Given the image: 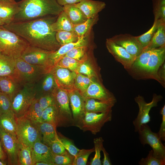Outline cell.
Here are the masks:
<instances>
[{
  "label": "cell",
  "mask_w": 165,
  "mask_h": 165,
  "mask_svg": "<svg viewBox=\"0 0 165 165\" xmlns=\"http://www.w3.org/2000/svg\"><path fill=\"white\" fill-rule=\"evenodd\" d=\"M105 44L108 52L115 60L120 63L127 70H128L136 57L131 55L123 48L116 44L110 38L106 39Z\"/></svg>",
  "instance_id": "obj_18"
},
{
  "label": "cell",
  "mask_w": 165,
  "mask_h": 165,
  "mask_svg": "<svg viewBox=\"0 0 165 165\" xmlns=\"http://www.w3.org/2000/svg\"><path fill=\"white\" fill-rule=\"evenodd\" d=\"M17 125L16 136L20 144L31 147L37 141H42L38 124L24 116L17 118Z\"/></svg>",
  "instance_id": "obj_6"
},
{
  "label": "cell",
  "mask_w": 165,
  "mask_h": 165,
  "mask_svg": "<svg viewBox=\"0 0 165 165\" xmlns=\"http://www.w3.org/2000/svg\"><path fill=\"white\" fill-rule=\"evenodd\" d=\"M18 165H34L31 147L20 143L18 153Z\"/></svg>",
  "instance_id": "obj_34"
},
{
  "label": "cell",
  "mask_w": 165,
  "mask_h": 165,
  "mask_svg": "<svg viewBox=\"0 0 165 165\" xmlns=\"http://www.w3.org/2000/svg\"><path fill=\"white\" fill-rule=\"evenodd\" d=\"M29 45L20 36L0 26V53L15 60Z\"/></svg>",
  "instance_id": "obj_3"
},
{
  "label": "cell",
  "mask_w": 165,
  "mask_h": 165,
  "mask_svg": "<svg viewBox=\"0 0 165 165\" xmlns=\"http://www.w3.org/2000/svg\"><path fill=\"white\" fill-rule=\"evenodd\" d=\"M140 165H164L165 160L158 159L153 155L152 150L148 152L147 157L142 158L138 162Z\"/></svg>",
  "instance_id": "obj_45"
},
{
  "label": "cell",
  "mask_w": 165,
  "mask_h": 165,
  "mask_svg": "<svg viewBox=\"0 0 165 165\" xmlns=\"http://www.w3.org/2000/svg\"><path fill=\"white\" fill-rule=\"evenodd\" d=\"M56 38L57 42L61 46L76 42L80 38L74 31H65L56 32Z\"/></svg>",
  "instance_id": "obj_37"
},
{
  "label": "cell",
  "mask_w": 165,
  "mask_h": 165,
  "mask_svg": "<svg viewBox=\"0 0 165 165\" xmlns=\"http://www.w3.org/2000/svg\"><path fill=\"white\" fill-rule=\"evenodd\" d=\"M36 99L43 110L55 105V100L52 94L42 96Z\"/></svg>",
  "instance_id": "obj_49"
},
{
  "label": "cell",
  "mask_w": 165,
  "mask_h": 165,
  "mask_svg": "<svg viewBox=\"0 0 165 165\" xmlns=\"http://www.w3.org/2000/svg\"><path fill=\"white\" fill-rule=\"evenodd\" d=\"M85 112L97 113L112 110L115 104L92 98H84Z\"/></svg>",
  "instance_id": "obj_26"
},
{
  "label": "cell",
  "mask_w": 165,
  "mask_h": 165,
  "mask_svg": "<svg viewBox=\"0 0 165 165\" xmlns=\"http://www.w3.org/2000/svg\"><path fill=\"white\" fill-rule=\"evenodd\" d=\"M41 135L42 142L49 146L50 144L58 138L56 127L47 123L42 122L38 124Z\"/></svg>",
  "instance_id": "obj_27"
},
{
  "label": "cell",
  "mask_w": 165,
  "mask_h": 165,
  "mask_svg": "<svg viewBox=\"0 0 165 165\" xmlns=\"http://www.w3.org/2000/svg\"><path fill=\"white\" fill-rule=\"evenodd\" d=\"M89 37L90 36L81 38L76 42L61 46L57 50L52 51L49 57V68L50 71L59 61L72 49L78 46L88 45Z\"/></svg>",
  "instance_id": "obj_19"
},
{
  "label": "cell",
  "mask_w": 165,
  "mask_h": 165,
  "mask_svg": "<svg viewBox=\"0 0 165 165\" xmlns=\"http://www.w3.org/2000/svg\"><path fill=\"white\" fill-rule=\"evenodd\" d=\"M158 76L163 83L165 85V63L160 67L157 72Z\"/></svg>",
  "instance_id": "obj_52"
},
{
  "label": "cell",
  "mask_w": 165,
  "mask_h": 165,
  "mask_svg": "<svg viewBox=\"0 0 165 165\" xmlns=\"http://www.w3.org/2000/svg\"><path fill=\"white\" fill-rule=\"evenodd\" d=\"M58 138L65 149L72 155L75 157L79 149L75 145L73 141L61 133H57Z\"/></svg>",
  "instance_id": "obj_43"
},
{
  "label": "cell",
  "mask_w": 165,
  "mask_h": 165,
  "mask_svg": "<svg viewBox=\"0 0 165 165\" xmlns=\"http://www.w3.org/2000/svg\"><path fill=\"white\" fill-rule=\"evenodd\" d=\"M1 0H0V1ZM10 0V1H15V0Z\"/></svg>",
  "instance_id": "obj_60"
},
{
  "label": "cell",
  "mask_w": 165,
  "mask_h": 165,
  "mask_svg": "<svg viewBox=\"0 0 165 165\" xmlns=\"http://www.w3.org/2000/svg\"><path fill=\"white\" fill-rule=\"evenodd\" d=\"M92 81L91 78L78 73L75 80V86L76 89L81 93L86 90Z\"/></svg>",
  "instance_id": "obj_44"
},
{
  "label": "cell",
  "mask_w": 165,
  "mask_h": 165,
  "mask_svg": "<svg viewBox=\"0 0 165 165\" xmlns=\"http://www.w3.org/2000/svg\"><path fill=\"white\" fill-rule=\"evenodd\" d=\"M34 86L35 98L38 99L42 96L52 94L57 85L53 75L50 72L43 76Z\"/></svg>",
  "instance_id": "obj_22"
},
{
  "label": "cell",
  "mask_w": 165,
  "mask_h": 165,
  "mask_svg": "<svg viewBox=\"0 0 165 165\" xmlns=\"http://www.w3.org/2000/svg\"><path fill=\"white\" fill-rule=\"evenodd\" d=\"M34 165H54V164L53 163L45 162H36Z\"/></svg>",
  "instance_id": "obj_55"
},
{
  "label": "cell",
  "mask_w": 165,
  "mask_h": 165,
  "mask_svg": "<svg viewBox=\"0 0 165 165\" xmlns=\"http://www.w3.org/2000/svg\"><path fill=\"white\" fill-rule=\"evenodd\" d=\"M88 57L87 56L86 60L79 66L78 70V73L84 74L88 77L91 78L95 76L96 75L93 68L87 62Z\"/></svg>",
  "instance_id": "obj_50"
},
{
  "label": "cell",
  "mask_w": 165,
  "mask_h": 165,
  "mask_svg": "<svg viewBox=\"0 0 165 165\" xmlns=\"http://www.w3.org/2000/svg\"><path fill=\"white\" fill-rule=\"evenodd\" d=\"M6 164L5 162L0 160V165H5Z\"/></svg>",
  "instance_id": "obj_57"
},
{
  "label": "cell",
  "mask_w": 165,
  "mask_h": 165,
  "mask_svg": "<svg viewBox=\"0 0 165 165\" xmlns=\"http://www.w3.org/2000/svg\"><path fill=\"white\" fill-rule=\"evenodd\" d=\"M87 49L88 45L75 47L68 52L64 56L79 61H82L85 60L87 56Z\"/></svg>",
  "instance_id": "obj_40"
},
{
  "label": "cell",
  "mask_w": 165,
  "mask_h": 165,
  "mask_svg": "<svg viewBox=\"0 0 165 165\" xmlns=\"http://www.w3.org/2000/svg\"><path fill=\"white\" fill-rule=\"evenodd\" d=\"M98 16L93 18H88L83 23L74 25V31L79 38L90 35L93 26L97 23Z\"/></svg>",
  "instance_id": "obj_31"
},
{
  "label": "cell",
  "mask_w": 165,
  "mask_h": 165,
  "mask_svg": "<svg viewBox=\"0 0 165 165\" xmlns=\"http://www.w3.org/2000/svg\"><path fill=\"white\" fill-rule=\"evenodd\" d=\"M0 138L1 145L7 154L9 164L18 165L20 143L16 136L5 131L0 127Z\"/></svg>",
  "instance_id": "obj_12"
},
{
  "label": "cell",
  "mask_w": 165,
  "mask_h": 165,
  "mask_svg": "<svg viewBox=\"0 0 165 165\" xmlns=\"http://www.w3.org/2000/svg\"><path fill=\"white\" fill-rule=\"evenodd\" d=\"M112 116V110L101 113L85 112L79 129L84 132L90 131L96 135L106 123L111 121Z\"/></svg>",
  "instance_id": "obj_10"
},
{
  "label": "cell",
  "mask_w": 165,
  "mask_h": 165,
  "mask_svg": "<svg viewBox=\"0 0 165 165\" xmlns=\"http://www.w3.org/2000/svg\"><path fill=\"white\" fill-rule=\"evenodd\" d=\"M80 93L84 98L94 99L115 105L117 101L112 94L106 90L99 83L93 81L84 91Z\"/></svg>",
  "instance_id": "obj_17"
},
{
  "label": "cell",
  "mask_w": 165,
  "mask_h": 165,
  "mask_svg": "<svg viewBox=\"0 0 165 165\" xmlns=\"http://www.w3.org/2000/svg\"><path fill=\"white\" fill-rule=\"evenodd\" d=\"M94 151V148L90 149H82L74 157L72 165H86L90 155Z\"/></svg>",
  "instance_id": "obj_42"
},
{
  "label": "cell",
  "mask_w": 165,
  "mask_h": 165,
  "mask_svg": "<svg viewBox=\"0 0 165 165\" xmlns=\"http://www.w3.org/2000/svg\"><path fill=\"white\" fill-rule=\"evenodd\" d=\"M20 10L17 2L15 1H0V19L5 24L12 22L15 16Z\"/></svg>",
  "instance_id": "obj_23"
},
{
  "label": "cell",
  "mask_w": 165,
  "mask_h": 165,
  "mask_svg": "<svg viewBox=\"0 0 165 165\" xmlns=\"http://www.w3.org/2000/svg\"><path fill=\"white\" fill-rule=\"evenodd\" d=\"M42 122L51 124L57 127V112L55 105L43 110L42 116Z\"/></svg>",
  "instance_id": "obj_36"
},
{
  "label": "cell",
  "mask_w": 165,
  "mask_h": 165,
  "mask_svg": "<svg viewBox=\"0 0 165 165\" xmlns=\"http://www.w3.org/2000/svg\"><path fill=\"white\" fill-rule=\"evenodd\" d=\"M0 127L5 131L16 136L17 118L12 109L1 115Z\"/></svg>",
  "instance_id": "obj_24"
},
{
  "label": "cell",
  "mask_w": 165,
  "mask_h": 165,
  "mask_svg": "<svg viewBox=\"0 0 165 165\" xmlns=\"http://www.w3.org/2000/svg\"><path fill=\"white\" fill-rule=\"evenodd\" d=\"M74 157L69 153L63 155L53 154V162L55 165H72Z\"/></svg>",
  "instance_id": "obj_46"
},
{
  "label": "cell",
  "mask_w": 165,
  "mask_h": 165,
  "mask_svg": "<svg viewBox=\"0 0 165 165\" xmlns=\"http://www.w3.org/2000/svg\"><path fill=\"white\" fill-rule=\"evenodd\" d=\"M5 24L4 22L0 19V26H3Z\"/></svg>",
  "instance_id": "obj_58"
},
{
  "label": "cell",
  "mask_w": 165,
  "mask_h": 165,
  "mask_svg": "<svg viewBox=\"0 0 165 165\" xmlns=\"http://www.w3.org/2000/svg\"><path fill=\"white\" fill-rule=\"evenodd\" d=\"M102 151L103 152L104 156V159L102 162V164L103 165H112L109 156V154L104 147H103Z\"/></svg>",
  "instance_id": "obj_53"
},
{
  "label": "cell",
  "mask_w": 165,
  "mask_h": 165,
  "mask_svg": "<svg viewBox=\"0 0 165 165\" xmlns=\"http://www.w3.org/2000/svg\"><path fill=\"white\" fill-rule=\"evenodd\" d=\"M3 156V152L2 149H0V159H2Z\"/></svg>",
  "instance_id": "obj_56"
},
{
  "label": "cell",
  "mask_w": 165,
  "mask_h": 165,
  "mask_svg": "<svg viewBox=\"0 0 165 165\" xmlns=\"http://www.w3.org/2000/svg\"><path fill=\"white\" fill-rule=\"evenodd\" d=\"M52 51L29 45L20 58L30 64L44 66L50 72L49 57Z\"/></svg>",
  "instance_id": "obj_13"
},
{
  "label": "cell",
  "mask_w": 165,
  "mask_h": 165,
  "mask_svg": "<svg viewBox=\"0 0 165 165\" xmlns=\"http://www.w3.org/2000/svg\"><path fill=\"white\" fill-rule=\"evenodd\" d=\"M82 0H57L58 3L63 7L65 5L75 4Z\"/></svg>",
  "instance_id": "obj_54"
},
{
  "label": "cell",
  "mask_w": 165,
  "mask_h": 165,
  "mask_svg": "<svg viewBox=\"0 0 165 165\" xmlns=\"http://www.w3.org/2000/svg\"><path fill=\"white\" fill-rule=\"evenodd\" d=\"M50 72L53 75L57 87L68 91L76 89L75 82L77 74L75 72L55 66Z\"/></svg>",
  "instance_id": "obj_15"
},
{
  "label": "cell",
  "mask_w": 165,
  "mask_h": 165,
  "mask_svg": "<svg viewBox=\"0 0 165 165\" xmlns=\"http://www.w3.org/2000/svg\"><path fill=\"white\" fill-rule=\"evenodd\" d=\"M154 20L165 22V0H152Z\"/></svg>",
  "instance_id": "obj_39"
},
{
  "label": "cell",
  "mask_w": 165,
  "mask_h": 165,
  "mask_svg": "<svg viewBox=\"0 0 165 165\" xmlns=\"http://www.w3.org/2000/svg\"><path fill=\"white\" fill-rule=\"evenodd\" d=\"M34 85H24L11 99L12 109L16 118L24 116L35 99Z\"/></svg>",
  "instance_id": "obj_7"
},
{
  "label": "cell",
  "mask_w": 165,
  "mask_h": 165,
  "mask_svg": "<svg viewBox=\"0 0 165 165\" xmlns=\"http://www.w3.org/2000/svg\"><path fill=\"white\" fill-rule=\"evenodd\" d=\"M110 38L135 57L138 56L143 50V48L138 40L136 36L130 34H121L116 35Z\"/></svg>",
  "instance_id": "obj_16"
},
{
  "label": "cell",
  "mask_w": 165,
  "mask_h": 165,
  "mask_svg": "<svg viewBox=\"0 0 165 165\" xmlns=\"http://www.w3.org/2000/svg\"><path fill=\"white\" fill-rule=\"evenodd\" d=\"M32 157L34 164L38 162L53 163V154L50 148L38 140L31 146Z\"/></svg>",
  "instance_id": "obj_20"
},
{
  "label": "cell",
  "mask_w": 165,
  "mask_h": 165,
  "mask_svg": "<svg viewBox=\"0 0 165 165\" xmlns=\"http://www.w3.org/2000/svg\"><path fill=\"white\" fill-rule=\"evenodd\" d=\"M0 149H2V145H1V144L0 138Z\"/></svg>",
  "instance_id": "obj_59"
},
{
  "label": "cell",
  "mask_w": 165,
  "mask_h": 165,
  "mask_svg": "<svg viewBox=\"0 0 165 165\" xmlns=\"http://www.w3.org/2000/svg\"><path fill=\"white\" fill-rule=\"evenodd\" d=\"M161 21L154 20L152 27L149 30L141 35L136 36L143 49L146 47L150 42Z\"/></svg>",
  "instance_id": "obj_38"
},
{
  "label": "cell",
  "mask_w": 165,
  "mask_h": 165,
  "mask_svg": "<svg viewBox=\"0 0 165 165\" xmlns=\"http://www.w3.org/2000/svg\"><path fill=\"white\" fill-rule=\"evenodd\" d=\"M165 46L152 50L148 61L138 79H153L163 84L157 72L160 67L165 62Z\"/></svg>",
  "instance_id": "obj_8"
},
{
  "label": "cell",
  "mask_w": 165,
  "mask_h": 165,
  "mask_svg": "<svg viewBox=\"0 0 165 165\" xmlns=\"http://www.w3.org/2000/svg\"><path fill=\"white\" fill-rule=\"evenodd\" d=\"M162 116V121L158 133L162 141H165V105L163 106L160 111Z\"/></svg>",
  "instance_id": "obj_51"
},
{
  "label": "cell",
  "mask_w": 165,
  "mask_h": 165,
  "mask_svg": "<svg viewBox=\"0 0 165 165\" xmlns=\"http://www.w3.org/2000/svg\"><path fill=\"white\" fill-rule=\"evenodd\" d=\"M138 132L142 145L144 146L148 145L152 148L155 156L165 160V147L158 133L153 132L147 124L142 125Z\"/></svg>",
  "instance_id": "obj_9"
},
{
  "label": "cell",
  "mask_w": 165,
  "mask_h": 165,
  "mask_svg": "<svg viewBox=\"0 0 165 165\" xmlns=\"http://www.w3.org/2000/svg\"><path fill=\"white\" fill-rule=\"evenodd\" d=\"M22 86L12 76L0 77V92L13 97Z\"/></svg>",
  "instance_id": "obj_25"
},
{
  "label": "cell",
  "mask_w": 165,
  "mask_h": 165,
  "mask_svg": "<svg viewBox=\"0 0 165 165\" xmlns=\"http://www.w3.org/2000/svg\"><path fill=\"white\" fill-rule=\"evenodd\" d=\"M49 146L54 155H63L69 153L63 146L58 137L57 139L52 141Z\"/></svg>",
  "instance_id": "obj_48"
},
{
  "label": "cell",
  "mask_w": 165,
  "mask_h": 165,
  "mask_svg": "<svg viewBox=\"0 0 165 165\" xmlns=\"http://www.w3.org/2000/svg\"><path fill=\"white\" fill-rule=\"evenodd\" d=\"M75 5L87 19L98 16V13L103 9L106 5L104 2L93 0H82Z\"/></svg>",
  "instance_id": "obj_21"
},
{
  "label": "cell",
  "mask_w": 165,
  "mask_h": 165,
  "mask_svg": "<svg viewBox=\"0 0 165 165\" xmlns=\"http://www.w3.org/2000/svg\"><path fill=\"white\" fill-rule=\"evenodd\" d=\"M162 98L161 95L155 94L153 95L152 101L149 103L146 102L144 98L140 95L134 98L135 101L139 108L138 115L133 122L135 132H138L142 125L147 124L150 121V111L152 108L157 106L158 102Z\"/></svg>",
  "instance_id": "obj_11"
},
{
  "label": "cell",
  "mask_w": 165,
  "mask_h": 165,
  "mask_svg": "<svg viewBox=\"0 0 165 165\" xmlns=\"http://www.w3.org/2000/svg\"><path fill=\"white\" fill-rule=\"evenodd\" d=\"M15 60V68L12 76L22 86L34 85L49 72L44 66L30 64L20 58Z\"/></svg>",
  "instance_id": "obj_4"
},
{
  "label": "cell",
  "mask_w": 165,
  "mask_h": 165,
  "mask_svg": "<svg viewBox=\"0 0 165 165\" xmlns=\"http://www.w3.org/2000/svg\"><path fill=\"white\" fill-rule=\"evenodd\" d=\"M68 92L74 126L80 128L85 113L84 99L77 89Z\"/></svg>",
  "instance_id": "obj_14"
},
{
  "label": "cell",
  "mask_w": 165,
  "mask_h": 165,
  "mask_svg": "<svg viewBox=\"0 0 165 165\" xmlns=\"http://www.w3.org/2000/svg\"><path fill=\"white\" fill-rule=\"evenodd\" d=\"M43 110L37 99L35 98L24 116L33 122L39 124L42 123Z\"/></svg>",
  "instance_id": "obj_33"
},
{
  "label": "cell",
  "mask_w": 165,
  "mask_h": 165,
  "mask_svg": "<svg viewBox=\"0 0 165 165\" xmlns=\"http://www.w3.org/2000/svg\"><path fill=\"white\" fill-rule=\"evenodd\" d=\"M15 68L14 59L0 53V77L13 76Z\"/></svg>",
  "instance_id": "obj_32"
},
{
  "label": "cell",
  "mask_w": 165,
  "mask_h": 165,
  "mask_svg": "<svg viewBox=\"0 0 165 165\" xmlns=\"http://www.w3.org/2000/svg\"><path fill=\"white\" fill-rule=\"evenodd\" d=\"M17 3L20 10L15 16L12 22L24 21L47 16H57L63 11V7L57 0H21Z\"/></svg>",
  "instance_id": "obj_2"
},
{
  "label": "cell",
  "mask_w": 165,
  "mask_h": 165,
  "mask_svg": "<svg viewBox=\"0 0 165 165\" xmlns=\"http://www.w3.org/2000/svg\"><path fill=\"white\" fill-rule=\"evenodd\" d=\"M165 46V22L161 21L152 38L143 49L152 50Z\"/></svg>",
  "instance_id": "obj_30"
},
{
  "label": "cell",
  "mask_w": 165,
  "mask_h": 165,
  "mask_svg": "<svg viewBox=\"0 0 165 165\" xmlns=\"http://www.w3.org/2000/svg\"><path fill=\"white\" fill-rule=\"evenodd\" d=\"M104 140L102 137H99L94 139V149L95 154L94 157L91 159L90 165H101V152L104 147L103 143Z\"/></svg>",
  "instance_id": "obj_41"
},
{
  "label": "cell",
  "mask_w": 165,
  "mask_h": 165,
  "mask_svg": "<svg viewBox=\"0 0 165 165\" xmlns=\"http://www.w3.org/2000/svg\"><path fill=\"white\" fill-rule=\"evenodd\" d=\"M12 109L11 100L8 95L0 92V112L2 114Z\"/></svg>",
  "instance_id": "obj_47"
},
{
  "label": "cell",
  "mask_w": 165,
  "mask_h": 165,
  "mask_svg": "<svg viewBox=\"0 0 165 165\" xmlns=\"http://www.w3.org/2000/svg\"><path fill=\"white\" fill-rule=\"evenodd\" d=\"M1 114L0 112V116H1Z\"/></svg>",
  "instance_id": "obj_61"
},
{
  "label": "cell",
  "mask_w": 165,
  "mask_h": 165,
  "mask_svg": "<svg viewBox=\"0 0 165 165\" xmlns=\"http://www.w3.org/2000/svg\"><path fill=\"white\" fill-rule=\"evenodd\" d=\"M74 25L70 21L66 13L62 11L56 20L51 25L53 31L57 32L60 31H74Z\"/></svg>",
  "instance_id": "obj_29"
},
{
  "label": "cell",
  "mask_w": 165,
  "mask_h": 165,
  "mask_svg": "<svg viewBox=\"0 0 165 165\" xmlns=\"http://www.w3.org/2000/svg\"><path fill=\"white\" fill-rule=\"evenodd\" d=\"M63 11L74 25L80 24L86 21L87 18L75 4L68 5L63 7Z\"/></svg>",
  "instance_id": "obj_28"
},
{
  "label": "cell",
  "mask_w": 165,
  "mask_h": 165,
  "mask_svg": "<svg viewBox=\"0 0 165 165\" xmlns=\"http://www.w3.org/2000/svg\"><path fill=\"white\" fill-rule=\"evenodd\" d=\"M52 94L54 97L57 110V127L74 126L68 91L57 86Z\"/></svg>",
  "instance_id": "obj_5"
},
{
  "label": "cell",
  "mask_w": 165,
  "mask_h": 165,
  "mask_svg": "<svg viewBox=\"0 0 165 165\" xmlns=\"http://www.w3.org/2000/svg\"><path fill=\"white\" fill-rule=\"evenodd\" d=\"M57 16H47L31 20L12 22L3 26L24 39L30 46L50 51L61 46L56 38L51 25Z\"/></svg>",
  "instance_id": "obj_1"
},
{
  "label": "cell",
  "mask_w": 165,
  "mask_h": 165,
  "mask_svg": "<svg viewBox=\"0 0 165 165\" xmlns=\"http://www.w3.org/2000/svg\"><path fill=\"white\" fill-rule=\"evenodd\" d=\"M86 58L83 61H79L71 57L64 56L59 61L55 66L68 69L75 72L77 74L79 66Z\"/></svg>",
  "instance_id": "obj_35"
}]
</instances>
